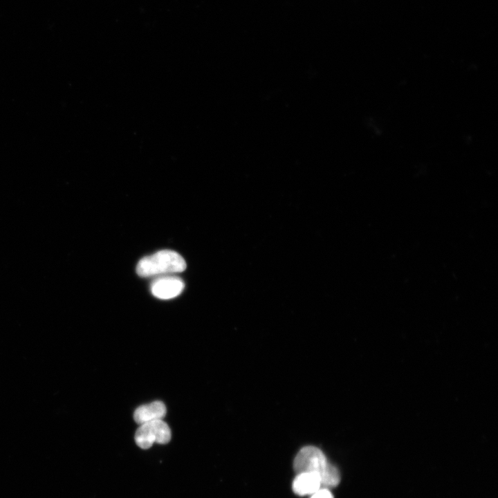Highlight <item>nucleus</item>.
I'll use <instances>...</instances> for the list:
<instances>
[{"instance_id":"obj_1","label":"nucleus","mask_w":498,"mask_h":498,"mask_svg":"<svg viewBox=\"0 0 498 498\" xmlns=\"http://www.w3.org/2000/svg\"><path fill=\"white\" fill-rule=\"evenodd\" d=\"M293 468L297 474L313 472L318 474L322 488H333L340 481L338 468L328 461L321 450L315 446H305L299 451L293 461Z\"/></svg>"},{"instance_id":"obj_2","label":"nucleus","mask_w":498,"mask_h":498,"mask_svg":"<svg viewBox=\"0 0 498 498\" xmlns=\"http://www.w3.org/2000/svg\"><path fill=\"white\" fill-rule=\"evenodd\" d=\"M186 268V262L178 252L163 250L141 259L136 273L140 277H160L181 273Z\"/></svg>"},{"instance_id":"obj_3","label":"nucleus","mask_w":498,"mask_h":498,"mask_svg":"<svg viewBox=\"0 0 498 498\" xmlns=\"http://www.w3.org/2000/svg\"><path fill=\"white\" fill-rule=\"evenodd\" d=\"M168 425L161 420H156L140 425L135 434V441L142 449H148L154 443H167L171 439Z\"/></svg>"},{"instance_id":"obj_4","label":"nucleus","mask_w":498,"mask_h":498,"mask_svg":"<svg viewBox=\"0 0 498 498\" xmlns=\"http://www.w3.org/2000/svg\"><path fill=\"white\" fill-rule=\"evenodd\" d=\"M185 284L178 277L168 275L154 279L150 285L153 295L162 299H169L179 295L183 290Z\"/></svg>"},{"instance_id":"obj_5","label":"nucleus","mask_w":498,"mask_h":498,"mask_svg":"<svg viewBox=\"0 0 498 498\" xmlns=\"http://www.w3.org/2000/svg\"><path fill=\"white\" fill-rule=\"evenodd\" d=\"M292 488L299 496L311 495L322 488L321 479L313 472L298 473L293 479Z\"/></svg>"},{"instance_id":"obj_6","label":"nucleus","mask_w":498,"mask_h":498,"mask_svg":"<svg viewBox=\"0 0 498 498\" xmlns=\"http://www.w3.org/2000/svg\"><path fill=\"white\" fill-rule=\"evenodd\" d=\"M166 412L165 404L160 400H156L138 407L133 413V418L138 424L142 425L163 419L166 415Z\"/></svg>"},{"instance_id":"obj_7","label":"nucleus","mask_w":498,"mask_h":498,"mask_svg":"<svg viewBox=\"0 0 498 498\" xmlns=\"http://www.w3.org/2000/svg\"><path fill=\"white\" fill-rule=\"evenodd\" d=\"M310 498H333V495L329 488H320L315 492L310 495Z\"/></svg>"}]
</instances>
